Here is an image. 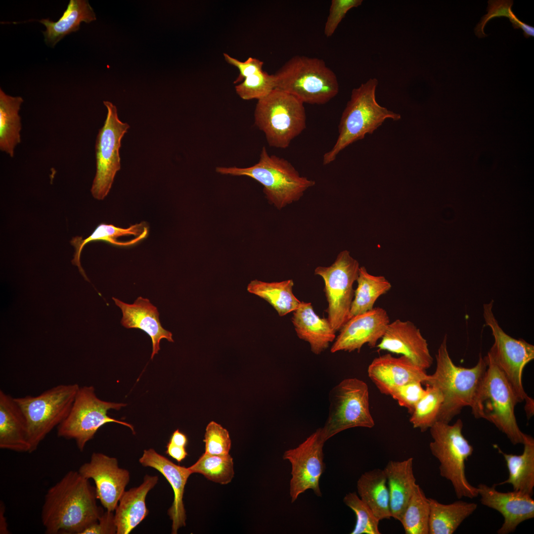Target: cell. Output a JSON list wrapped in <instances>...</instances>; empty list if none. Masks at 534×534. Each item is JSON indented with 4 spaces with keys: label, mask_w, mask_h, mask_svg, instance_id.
<instances>
[{
    "label": "cell",
    "mask_w": 534,
    "mask_h": 534,
    "mask_svg": "<svg viewBox=\"0 0 534 534\" xmlns=\"http://www.w3.org/2000/svg\"><path fill=\"white\" fill-rule=\"evenodd\" d=\"M376 348L379 351L400 354L426 370L433 361L426 340L413 323L396 319L390 322Z\"/></svg>",
    "instance_id": "18"
},
{
    "label": "cell",
    "mask_w": 534,
    "mask_h": 534,
    "mask_svg": "<svg viewBox=\"0 0 534 534\" xmlns=\"http://www.w3.org/2000/svg\"><path fill=\"white\" fill-rule=\"evenodd\" d=\"M169 442L178 446L185 447L187 444L188 440L185 434L177 429L172 434Z\"/></svg>",
    "instance_id": "47"
},
{
    "label": "cell",
    "mask_w": 534,
    "mask_h": 534,
    "mask_svg": "<svg viewBox=\"0 0 534 534\" xmlns=\"http://www.w3.org/2000/svg\"><path fill=\"white\" fill-rule=\"evenodd\" d=\"M80 386L59 384L36 396L14 398L25 417L31 453L66 418Z\"/></svg>",
    "instance_id": "9"
},
{
    "label": "cell",
    "mask_w": 534,
    "mask_h": 534,
    "mask_svg": "<svg viewBox=\"0 0 534 534\" xmlns=\"http://www.w3.org/2000/svg\"><path fill=\"white\" fill-rule=\"evenodd\" d=\"M126 405L100 400L93 386L80 387L68 415L57 427V436L74 440L78 449L82 451L87 443L105 424H120L130 428L134 434L132 425L107 415L110 409L119 410Z\"/></svg>",
    "instance_id": "11"
},
{
    "label": "cell",
    "mask_w": 534,
    "mask_h": 534,
    "mask_svg": "<svg viewBox=\"0 0 534 534\" xmlns=\"http://www.w3.org/2000/svg\"><path fill=\"white\" fill-rule=\"evenodd\" d=\"M325 442L320 428L298 446L284 452L283 459L291 465L289 493L292 503L310 489L316 496H322L319 481L325 470L323 452Z\"/></svg>",
    "instance_id": "15"
},
{
    "label": "cell",
    "mask_w": 534,
    "mask_h": 534,
    "mask_svg": "<svg viewBox=\"0 0 534 534\" xmlns=\"http://www.w3.org/2000/svg\"><path fill=\"white\" fill-rule=\"evenodd\" d=\"M223 56L227 63L236 67L239 71V76L234 81V84L242 82L246 78L263 69V62L256 58L250 57L245 61H240L227 53H223Z\"/></svg>",
    "instance_id": "44"
},
{
    "label": "cell",
    "mask_w": 534,
    "mask_h": 534,
    "mask_svg": "<svg viewBox=\"0 0 534 534\" xmlns=\"http://www.w3.org/2000/svg\"><path fill=\"white\" fill-rule=\"evenodd\" d=\"M112 299L122 312V325L126 328L139 329L151 338V359L160 350V343L162 339L174 342L172 333L161 325L157 308L148 299L139 297L132 304L124 303L114 297Z\"/></svg>",
    "instance_id": "22"
},
{
    "label": "cell",
    "mask_w": 534,
    "mask_h": 534,
    "mask_svg": "<svg viewBox=\"0 0 534 534\" xmlns=\"http://www.w3.org/2000/svg\"><path fill=\"white\" fill-rule=\"evenodd\" d=\"M426 394L417 403L410 414L409 421L422 432L429 429L437 421L443 402L442 392L437 387L426 385Z\"/></svg>",
    "instance_id": "36"
},
{
    "label": "cell",
    "mask_w": 534,
    "mask_h": 534,
    "mask_svg": "<svg viewBox=\"0 0 534 534\" xmlns=\"http://www.w3.org/2000/svg\"><path fill=\"white\" fill-rule=\"evenodd\" d=\"M359 267L358 261L349 251L344 250L331 265L319 266L314 270V274L323 279L328 302L325 311L327 319L336 332L349 319L355 294L353 285L358 277Z\"/></svg>",
    "instance_id": "13"
},
{
    "label": "cell",
    "mask_w": 534,
    "mask_h": 534,
    "mask_svg": "<svg viewBox=\"0 0 534 534\" xmlns=\"http://www.w3.org/2000/svg\"><path fill=\"white\" fill-rule=\"evenodd\" d=\"M0 448L30 453L26 421L14 398L0 390Z\"/></svg>",
    "instance_id": "24"
},
{
    "label": "cell",
    "mask_w": 534,
    "mask_h": 534,
    "mask_svg": "<svg viewBox=\"0 0 534 534\" xmlns=\"http://www.w3.org/2000/svg\"><path fill=\"white\" fill-rule=\"evenodd\" d=\"M149 227L144 222L124 228L113 224L101 223L87 238L73 237L70 241L75 249L71 262L77 266L85 279L89 281L81 264V255L84 246L92 241H102L119 247H130L137 244L148 236Z\"/></svg>",
    "instance_id": "23"
},
{
    "label": "cell",
    "mask_w": 534,
    "mask_h": 534,
    "mask_svg": "<svg viewBox=\"0 0 534 534\" xmlns=\"http://www.w3.org/2000/svg\"><path fill=\"white\" fill-rule=\"evenodd\" d=\"M488 366L471 405L476 418L485 419L505 434L514 445L522 444L525 434L520 429L514 413L518 402L505 375L488 353Z\"/></svg>",
    "instance_id": "5"
},
{
    "label": "cell",
    "mask_w": 534,
    "mask_h": 534,
    "mask_svg": "<svg viewBox=\"0 0 534 534\" xmlns=\"http://www.w3.org/2000/svg\"><path fill=\"white\" fill-rule=\"evenodd\" d=\"M482 504L499 512L504 518L498 534L515 531L522 522L534 517V500L532 496L519 491L500 492L493 487L481 484L477 487Z\"/></svg>",
    "instance_id": "19"
},
{
    "label": "cell",
    "mask_w": 534,
    "mask_h": 534,
    "mask_svg": "<svg viewBox=\"0 0 534 534\" xmlns=\"http://www.w3.org/2000/svg\"><path fill=\"white\" fill-rule=\"evenodd\" d=\"M367 372L380 392L386 395H389L394 388L410 382L420 381L424 384L429 375L426 370L407 357L401 355L396 357L390 354L373 359Z\"/></svg>",
    "instance_id": "20"
},
{
    "label": "cell",
    "mask_w": 534,
    "mask_h": 534,
    "mask_svg": "<svg viewBox=\"0 0 534 534\" xmlns=\"http://www.w3.org/2000/svg\"><path fill=\"white\" fill-rule=\"evenodd\" d=\"M436 367L424 384L438 388L443 395L437 421L449 423L465 406L471 405L476 392L488 366L487 356H479L471 368L456 365L449 355L445 335L436 355Z\"/></svg>",
    "instance_id": "2"
},
{
    "label": "cell",
    "mask_w": 534,
    "mask_h": 534,
    "mask_svg": "<svg viewBox=\"0 0 534 534\" xmlns=\"http://www.w3.org/2000/svg\"><path fill=\"white\" fill-rule=\"evenodd\" d=\"M413 458L390 461L383 469L390 495L392 517L400 521L416 485Z\"/></svg>",
    "instance_id": "27"
},
{
    "label": "cell",
    "mask_w": 534,
    "mask_h": 534,
    "mask_svg": "<svg viewBox=\"0 0 534 534\" xmlns=\"http://www.w3.org/2000/svg\"><path fill=\"white\" fill-rule=\"evenodd\" d=\"M390 323L387 312L380 307L355 315L340 329L330 351L332 353L342 351L359 352L366 344L371 348H376Z\"/></svg>",
    "instance_id": "17"
},
{
    "label": "cell",
    "mask_w": 534,
    "mask_h": 534,
    "mask_svg": "<svg viewBox=\"0 0 534 534\" xmlns=\"http://www.w3.org/2000/svg\"><path fill=\"white\" fill-rule=\"evenodd\" d=\"M114 512L106 510L99 519L88 527L82 534H117Z\"/></svg>",
    "instance_id": "45"
},
{
    "label": "cell",
    "mask_w": 534,
    "mask_h": 534,
    "mask_svg": "<svg viewBox=\"0 0 534 534\" xmlns=\"http://www.w3.org/2000/svg\"><path fill=\"white\" fill-rule=\"evenodd\" d=\"M204 442L206 453L217 455L229 454L231 444L229 433L214 421L210 422L207 426Z\"/></svg>",
    "instance_id": "41"
},
{
    "label": "cell",
    "mask_w": 534,
    "mask_h": 534,
    "mask_svg": "<svg viewBox=\"0 0 534 534\" xmlns=\"http://www.w3.org/2000/svg\"><path fill=\"white\" fill-rule=\"evenodd\" d=\"M292 279L280 282H267L254 280L247 286V290L271 305L280 316L294 312L301 301L294 295Z\"/></svg>",
    "instance_id": "33"
},
{
    "label": "cell",
    "mask_w": 534,
    "mask_h": 534,
    "mask_svg": "<svg viewBox=\"0 0 534 534\" xmlns=\"http://www.w3.org/2000/svg\"><path fill=\"white\" fill-rule=\"evenodd\" d=\"M292 322L298 337L310 344L314 354H321L336 339V332L327 318L318 315L311 303L301 302L293 312Z\"/></svg>",
    "instance_id": "26"
},
{
    "label": "cell",
    "mask_w": 534,
    "mask_h": 534,
    "mask_svg": "<svg viewBox=\"0 0 534 534\" xmlns=\"http://www.w3.org/2000/svg\"><path fill=\"white\" fill-rule=\"evenodd\" d=\"M524 450L520 455L504 453L498 448L506 462L509 476L498 485L511 484L513 490L521 491L531 496L534 487V439L525 434Z\"/></svg>",
    "instance_id": "29"
},
{
    "label": "cell",
    "mask_w": 534,
    "mask_h": 534,
    "mask_svg": "<svg viewBox=\"0 0 534 534\" xmlns=\"http://www.w3.org/2000/svg\"><path fill=\"white\" fill-rule=\"evenodd\" d=\"M5 508L1 501L0 504V534H7L9 531L7 529L6 518L4 516Z\"/></svg>",
    "instance_id": "48"
},
{
    "label": "cell",
    "mask_w": 534,
    "mask_h": 534,
    "mask_svg": "<svg viewBox=\"0 0 534 534\" xmlns=\"http://www.w3.org/2000/svg\"><path fill=\"white\" fill-rule=\"evenodd\" d=\"M95 489L78 471L71 470L47 491L41 511L46 534H82L102 515Z\"/></svg>",
    "instance_id": "1"
},
{
    "label": "cell",
    "mask_w": 534,
    "mask_h": 534,
    "mask_svg": "<svg viewBox=\"0 0 534 534\" xmlns=\"http://www.w3.org/2000/svg\"><path fill=\"white\" fill-rule=\"evenodd\" d=\"M96 20L93 8L86 0H70L62 16L56 22L47 19L40 21L45 28L44 41L54 47L64 37L79 29L82 22L89 23Z\"/></svg>",
    "instance_id": "28"
},
{
    "label": "cell",
    "mask_w": 534,
    "mask_h": 534,
    "mask_svg": "<svg viewBox=\"0 0 534 534\" xmlns=\"http://www.w3.org/2000/svg\"><path fill=\"white\" fill-rule=\"evenodd\" d=\"M494 301L483 305V316L494 342L488 353L510 383L518 402L525 401L528 418L534 414V400L525 392L522 384V373L525 366L534 358V346L525 340L515 339L507 334L499 325L492 308Z\"/></svg>",
    "instance_id": "10"
},
{
    "label": "cell",
    "mask_w": 534,
    "mask_h": 534,
    "mask_svg": "<svg viewBox=\"0 0 534 534\" xmlns=\"http://www.w3.org/2000/svg\"><path fill=\"white\" fill-rule=\"evenodd\" d=\"M107 114L99 130L95 143L96 171L90 189L92 196L103 199L108 194L116 173L121 169L119 149L121 140L130 126L118 118L116 107L103 101Z\"/></svg>",
    "instance_id": "14"
},
{
    "label": "cell",
    "mask_w": 534,
    "mask_h": 534,
    "mask_svg": "<svg viewBox=\"0 0 534 534\" xmlns=\"http://www.w3.org/2000/svg\"><path fill=\"white\" fill-rule=\"evenodd\" d=\"M188 468L192 474H201L208 480L222 485L229 483L234 474L233 459L229 454L217 455L205 452Z\"/></svg>",
    "instance_id": "37"
},
{
    "label": "cell",
    "mask_w": 534,
    "mask_h": 534,
    "mask_svg": "<svg viewBox=\"0 0 534 534\" xmlns=\"http://www.w3.org/2000/svg\"><path fill=\"white\" fill-rule=\"evenodd\" d=\"M329 397V414L321 428L325 442L348 429L374 427L368 387L365 382L356 378L344 379L330 391Z\"/></svg>",
    "instance_id": "12"
},
{
    "label": "cell",
    "mask_w": 534,
    "mask_h": 534,
    "mask_svg": "<svg viewBox=\"0 0 534 534\" xmlns=\"http://www.w3.org/2000/svg\"><path fill=\"white\" fill-rule=\"evenodd\" d=\"M238 95L242 99H261L275 89L273 74L262 70L246 78L235 87Z\"/></svg>",
    "instance_id": "40"
},
{
    "label": "cell",
    "mask_w": 534,
    "mask_h": 534,
    "mask_svg": "<svg viewBox=\"0 0 534 534\" xmlns=\"http://www.w3.org/2000/svg\"><path fill=\"white\" fill-rule=\"evenodd\" d=\"M358 496L379 520L392 517L390 495L383 469H374L361 474L356 483Z\"/></svg>",
    "instance_id": "30"
},
{
    "label": "cell",
    "mask_w": 534,
    "mask_h": 534,
    "mask_svg": "<svg viewBox=\"0 0 534 534\" xmlns=\"http://www.w3.org/2000/svg\"><path fill=\"white\" fill-rule=\"evenodd\" d=\"M139 462L143 466L151 467L158 471L171 486L174 497L168 514L172 521V534H177L178 529L186 524V516L183 496L185 485L191 472L188 467L175 464L153 448L144 450Z\"/></svg>",
    "instance_id": "21"
},
{
    "label": "cell",
    "mask_w": 534,
    "mask_h": 534,
    "mask_svg": "<svg viewBox=\"0 0 534 534\" xmlns=\"http://www.w3.org/2000/svg\"><path fill=\"white\" fill-rule=\"evenodd\" d=\"M428 498L416 484L400 520L406 534H429Z\"/></svg>",
    "instance_id": "35"
},
{
    "label": "cell",
    "mask_w": 534,
    "mask_h": 534,
    "mask_svg": "<svg viewBox=\"0 0 534 534\" xmlns=\"http://www.w3.org/2000/svg\"><path fill=\"white\" fill-rule=\"evenodd\" d=\"M463 422L453 424L437 421L429 429L433 441L429 444L432 455L440 463V474L450 481L457 498L478 496L477 487L470 484L465 475V462L473 447L462 434Z\"/></svg>",
    "instance_id": "7"
},
{
    "label": "cell",
    "mask_w": 534,
    "mask_h": 534,
    "mask_svg": "<svg viewBox=\"0 0 534 534\" xmlns=\"http://www.w3.org/2000/svg\"><path fill=\"white\" fill-rule=\"evenodd\" d=\"M487 8L488 13L484 15L480 22L475 28V35L478 38H484L487 36L484 30L487 23L495 17L504 16L508 18L514 29H521L523 31L524 36H529L533 32V27L520 21L512 10L513 0H490Z\"/></svg>",
    "instance_id": "38"
},
{
    "label": "cell",
    "mask_w": 534,
    "mask_h": 534,
    "mask_svg": "<svg viewBox=\"0 0 534 534\" xmlns=\"http://www.w3.org/2000/svg\"><path fill=\"white\" fill-rule=\"evenodd\" d=\"M422 384L420 381L410 382L394 388L389 395L411 414L417 403L426 394V389Z\"/></svg>",
    "instance_id": "42"
},
{
    "label": "cell",
    "mask_w": 534,
    "mask_h": 534,
    "mask_svg": "<svg viewBox=\"0 0 534 534\" xmlns=\"http://www.w3.org/2000/svg\"><path fill=\"white\" fill-rule=\"evenodd\" d=\"M216 171L222 175L246 176L256 180L263 186L269 202L279 210L299 200L315 183L301 176L287 160L269 155L266 147L262 148L258 162L252 166L217 167Z\"/></svg>",
    "instance_id": "3"
},
{
    "label": "cell",
    "mask_w": 534,
    "mask_h": 534,
    "mask_svg": "<svg viewBox=\"0 0 534 534\" xmlns=\"http://www.w3.org/2000/svg\"><path fill=\"white\" fill-rule=\"evenodd\" d=\"M356 281L357 286L355 290L349 319L372 310L377 300L392 287L384 276L371 274L364 267H359Z\"/></svg>",
    "instance_id": "34"
},
{
    "label": "cell",
    "mask_w": 534,
    "mask_h": 534,
    "mask_svg": "<svg viewBox=\"0 0 534 534\" xmlns=\"http://www.w3.org/2000/svg\"><path fill=\"white\" fill-rule=\"evenodd\" d=\"M85 478L92 479L97 498L106 510L114 512L130 480L129 472L119 467L117 458L93 452L90 461L78 470Z\"/></svg>",
    "instance_id": "16"
},
{
    "label": "cell",
    "mask_w": 534,
    "mask_h": 534,
    "mask_svg": "<svg viewBox=\"0 0 534 534\" xmlns=\"http://www.w3.org/2000/svg\"><path fill=\"white\" fill-rule=\"evenodd\" d=\"M378 83L376 78H371L352 90L350 100L341 116L337 139L333 147L324 154L323 165L333 162L338 154L352 143L373 133L386 119H400L399 114L377 103L375 92Z\"/></svg>",
    "instance_id": "4"
},
{
    "label": "cell",
    "mask_w": 534,
    "mask_h": 534,
    "mask_svg": "<svg viewBox=\"0 0 534 534\" xmlns=\"http://www.w3.org/2000/svg\"><path fill=\"white\" fill-rule=\"evenodd\" d=\"M23 102L20 96L8 95L0 89V149L11 157L20 142L21 118L19 111Z\"/></svg>",
    "instance_id": "32"
},
{
    "label": "cell",
    "mask_w": 534,
    "mask_h": 534,
    "mask_svg": "<svg viewBox=\"0 0 534 534\" xmlns=\"http://www.w3.org/2000/svg\"><path fill=\"white\" fill-rule=\"evenodd\" d=\"M346 505L351 509L356 517V522L351 534H380L379 520L356 492H349L343 499Z\"/></svg>",
    "instance_id": "39"
},
{
    "label": "cell",
    "mask_w": 534,
    "mask_h": 534,
    "mask_svg": "<svg viewBox=\"0 0 534 534\" xmlns=\"http://www.w3.org/2000/svg\"><path fill=\"white\" fill-rule=\"evenodd\" d=\"M166 447V454L176 459L178 462L183 460L187 455L185 447L178 446L168 442Z\"/></svg>",
    "instance_id": "46"
},
{
    "label": "cell",
    "mask_w": 534,
    "mask_h": 534,
    "mask_svg": "<svg viewBox=\"0 0 534 534\" xmlns=\"http://www.w3.org/2000/svg\"><path fill=\"white\" fill-rule=\"evenodd\" d=\"M429 534H452L465 519L477 509V504L457 500L445 504L428 498Z\"/></svg>",
    "instance_id": "31"
},
{
    "label": "cell",
    "mask_w": 534,
    "mask_h": 534,
    "mask_svg": "<svg viewBox=\"0 0 534 534\" xmlns=\"http://www.w3.org/2000/svg\"><path fill=\"white\" fill-rule=\"evenodd\" d=\"M275 89L289 93L304 103L324 104L337 95L335 73L321 59L296 55L273 74Z\"/></svg>",
    "instance_id": "6"
},
{
    "label": "cell",
    "mask_w": 534,
    "mask_h": 534,
    "mask_svg": "<svg viewBox=\"0 0 534 534\" xmlns=\"http://www.w3.org/2000/svg\"><path fill=\"white\" fill-rule=\"evenodd\" d=\"M158 481L157 476L146 475L138 487L124 492L114 513L117 534H130L146 518L149 513L146 497Z\"/></svg>",
    "instance_id": "25"
},
{
    "label": "cell",
    "mask_w": 534,
    "mask_h": 534,
    "mask_svg": "<svg viewBox=\"0 0 534 534\" xmlns=\"http://www.w3.org/2000/svg\"><path fill=\"white\" fill-rule=\"evenodd\" d=\"M362 1V0H332L324 26L325 36L327 37L332 36L347 12L360 5Z\"/></svg>",
    "instance_id": "43"
},
{
    "label": "cell",
    "mask_w": 534,
    "mask_h": 534,
    "mask_svg": "<svg viewBox=\"0 0 534 534\" xmlns=\"http://www.w3.org/2000/svg\"><path fill=\"white\" fill-rule=\"evenodd\" d=\"M304 104L293 95L277 89L258 100L255 123L265 134L269 146L285 149L306 129Z\"/></svg>",
    "instance_id": "8"
}]
</instances>
